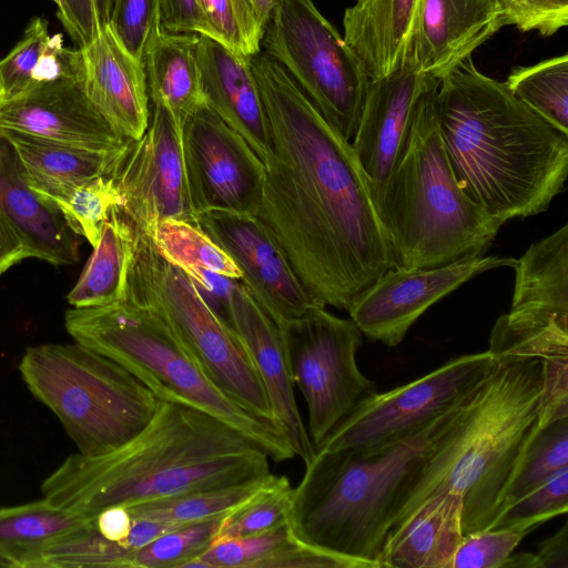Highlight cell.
Returning a JSON list of instances; mask_svg holds the SVG:
<instances>
[{
	"instance_id": "obj_42",
	"label": "cell",
	"mask_w": 568,
	"mask_h": 568,
	"mask_svg": "<svg viewBox=\"0 0 568 568\" xmlns=\"http://www.w3.org/2000/svg\"><path fill=\"white\" fill-rule=\"evenodd\" d=\"M541 524L535 520L464 535L452 568H503L519 542Z\"/></svg>"
},
{
	"instance_id": "obj_17",
	"label": "cell",
	"mask_w": 568,
	"mask_h": 568,
	"mask_svg": "<svg viewBox=\"0 0 568 568\" xmlns=\"http://www.w3.org/2000/svg\"><path fill=\"white\" fill-rule=\"evenodd\" d=\"M196 225L231 256L245 288L278 327L316 304L255 215L204 211L197 214Z\"/></svg>"
},
{
	"instance_id": "obj_16",
	"label": "cell",
	"mask_w": 568,
	"mask_h": 568,
	"mask_svg": "<svg viewBox=\"0 0 568 568\" xmlns=\"http://www.w3.org/2000/svg\"><path fill=\"white\" fill-rule=\"evenodd\" d=\"M516 263L484 255L432 268L396 266L361 293L347 312L367 338L394 347L433 304L484 272Z\"/></svg>"
},
{
	"instance_id": "obj_40",
	"label": "cell",
	"mask_w": 568,
	"mask_h": 568,
	"mask_svg": "<svg viewBox=\"0 0 568 568\" xmlns=\"http://www.w3.org/2000/svg\"><path fill=\"white\" fill-rule=\"evenodd\" d=\"M223 517L185 524L162 534L132 554L131 568H181L214 542Z\"/></svg>"
},
{
	"instance_id": "obj_31",
	"label": "cell",
	"mask_w": 568,
	"mask_h": 568,
	"mask_svg": "<svg viewBox=\"0 0 568 568\" xmlns=\"http://www.w3.org/2000/svg\"><path fill=\"white\" fill-rule=\"evenodd\" d=\"M133 230L119 209L104 222L100 239L67 301L72 307H95L122 301L132 254Z\"/></svg>"
},
{
	"instance_id": "obj_46",
	"label": "cell",
	"mask_w": 568,
	"mask_h": 568,
	"mask_svg": "<svg viewBox=\"0 0 568 568\" xmlns=\"http://www.w3.org/2000/svg\"><path fill=\"white\" fill-rule=\"evenodd\" d=\"M113 0H63L57 14L78 49L109 26Z\"/></svg>"
},
{
	"instance_id": "obj_22",
	"label": "cell",
	"mask_w": 568,
	"mask_h": 568,
	"mask_svg": "<svg viewBox=\"0 0 568 568\" xmlns=\"http://www.w3.org/2000/svg\"><path fill=\"white\" fill-rule=\"evenodd\" d=\"M196 55L205 104L240 134L265 164L272 152L271 131L251 58L201 34Z\"/></svg>"
},
{
	"instance_id": "obj_43",
	"label": "cell",
	"mask_w": 568,
	"mask_h": 568,
	"mask_svg": "<svg viewBox=\"0 0 568 568\" xmlns=\"http://www.w3.org/2000/svg\"><path fill=\"white\" fill-rule=\"evenodd\" d=\"M109 27L120 43L143 61L162 30L160 0H113Z\"/></svg>"
},
{
	"instance_id": "obj_35",
	"label": "cell",
	"mask_w": 568,
	"mask_h": 568,
	"mask_svg": "<svg viewBox=\"0 0 568 568\" xmlns=\"http://www.w3.org/2000/svg\"><path fill=\"white\" fill-rule=\"evenodd\" d=\"M201 36L252 58L262 49L265 26L251 0H199Z\"/></svg>"
},
{
	"instance_id": "obj_5",
	"label": "cell",
	"mask_w": 568,
	"mask_h": 568,
	"mask_svg": "<svg viewBox=\"0 0 568 568\" xmlns=\"http://www.w3.org/2000/svg\"><path fill=\"white\" fill-rule=\"evenodd\" d=\"M466 400L390 445L316 452L292 490L287 521L293 536L382 568L381 557L405 493Z\"/></svg>"
},
{
	"instance_id": "obj_53",
	"label": "cell",
	"mask_w": 568,
	"mask_h": 568,
	"mask_svg": "<svg viewBox=\"0 0 568 568\" xmlns=\"http://www.w3.org/2000/svg\"><path fill=\"white\" fill-rule=\"evenodd\" d=\"M0 101H1V85H0Z\"/></svg>"
},
{
	"instance_id": "obj_52",
	"label": "cell",
	"mask_w": 568,
	"mask_h": 568,
	"mask_svg": "<svg viewBox=\"0 0 568 568\" xmlns=\"http://www.w3.org/2000/svg\"><path fill=\"white\" fill-rule=\"evenodd\" d=\"M52 1L57 4L58 10H60V9H61V7H62V2H63V0H52Z\"/></svg>"
},
{
	"instance_id": "obj_4",
	"label": "cell",
	"mask_w": 568,
	"mask_h": 568,
	"mask_svg": "<svg viewBox=\"0 0 568 568\" xmlns=\"http://www.w3.org/2000/svg\"><path fill=\"white\" fill-rule=\"evenodd\" d=\"M495 359L493 369L412 481L388 536L425 499L443 491L462 500L464 535L495 527L508 489L540 429L544 385L541 358Z\"/></svg>"
},
{
	"instance_id": "obj_3",
	"label": "cell",
	"mask_w": 568,
	"mask_h": 568,
	"mask_svg": "<svg viewBox=\"0 0 568 568\" xmlns=\"http://www.w3.org/2000/svg\"><path fill=\"white\" fill-rule=\"evenodd\" d=\"M435 111L455 178L503 224L548 210L568 176V135L469 57L438 82Z\"/></svg>"
},
{
	"instance_id": "obj_6",
	"label": "cell",
	"mask_w": 568,
	"mask_h": 568,
	"mask_svg": "<svg viewBox=\"0 0 568 568\" xmlns=\"http://www.w3.org/2000/svg\"><path fill=\"white\" fill-rule=\"evenodd\" d=\"M437 85L420 97L404 152L375 202L397 266L405 268L484 256L503 226L455 178L435 111Z\"/></svg>"
},
{
	"instance_id": "obj_41",
	"label": "cell",
	"mask_w": 568,
	"mask_h": 568,
	"mask_svg": "<svg viewBox=\"0 0 568 568\" xmlns=\"http://www.w3.org/2000/svg\"><path fill=\"white\" fill-rule=\"evenodd\" d=\"M295 540L287 521L263 532L216 540L199 557L209 568H262Z\"/></svg>"
},
{
	"instance_id": "obj_8",
	"label": "cell",
	"mask_w": 568,
	"mask_h": 568,
	"mask_svg": "<svg viewBox=\"0 0 568 568\" xmlns=\"http://www.w3.org/2000/svg\"><path fill=\"white\" fill-rule=\"evenodd\" d=\"M19 372L31 394L60 420L78 453H110L152 419L159 399L115 361L77 342L28 347Z\"/></svg>"
},
{
	"instance_id": "obj_39",
	"label": "cell",
	"mask_w": 568,
	"mask_h": 568,
	"mask_svg": "<svg viewBox=\"0 0 568 568\" xmlns=\"http://www.w3.org/2000/svg\"><path fill=\"white\" fill-rule=\"evenodd\" d=\"M565 466H568V416L537 432L508 489L503 513Z\"/></svg>"
},
{
	"instance_id": "obj_13",
	"label": "cell",
	"mask_w": 568,
	"mask_h": 568,
	"mask_svg": "<svg viewBox=\"0 0 568 568\" xmlns=\"http://www.w3.org/2000/svg\"><path fill=\"white\" fill-rule=\"evenodd\" d=\"M508 313L494 324V357L568 362V225L532 243L517 260Z\"/></svg>"
},
{
	"instance_id": "obj_19",
	"label": "cell",
	"mask_w": 568,
	"mask_h": 568,
	"mask_svg": "<svg viewBox=\"0 0 568 568\" xmlns=\"http://www.w3.org/2000/svg\"><path fill=\"white\" fill-rule=\"evenodd\" d=\"M82 79L59 77L0 102V130L91 149H118L130 140L120 135L95 109Z\"/></svg>"
},
{
	"instance_id": "obj_1",
	"label": "cell",
	"mask_w": 568,
	"mask_h": 568,
	"mask_svg": "<svg viewBox=\"0 0 568 568\" xmlns=\"http://www.w3.org/2000/svg\"><path fill=\"white\" fill-rule=\"evenodd\" d=\"M251 68L272 140L255 216L313 302L347 311L397 266L367 179L352 143L276 60L260 51Z\"/></svg>"
},
{
	"instance_id": "obj_29",
	"label": "cell",
	"mask_w": 568,
	"mask_h": 568,
	"mask_svg": "<svg viewBox=\"0 0 568 568\" xmlns=\"http://www.w3.org/2000/svg\"><path fill=\"white\" fill-rule=\"evenodd\" d=\"M82 75L80 49L64 47L61 34L50 36L47 21L33 18L22 38L0 60L1 101L14 99L44 81Z\"/></svg>"
},
{
	"instance_id": "obj_11",
	"label": "cell",
	"mask_w": 568,
	"mask_h": 568,
	"mask_svg": "<svg viewBox=\"0 0 568 568\" xmlns=\"http://www.w3.org/2000/svg\"><path fill=\"white\" fill-rule=\"evenodd\" d=\"M278 328L294 385L307 405V432L317 450L362 402L377 393L356 362L363 334L351 317H338L320 304Z\"/></svg>"
},
{
	"instance_id": "obj_50",
	"label": "cell",
	"mask_w": 568,
	"mask_h": 568,
	"mask_svg": "<svg viewBox=\"0 0 568 568\" xmlns=\"http://www.w3.org/2000/svg\"><path fill=\"white\" fill-rule=\"evenodd\" d=\"M28 257L26 245L0 211V275Z\"/></svg>"
},
{
	"instance_id": "obj_49",
	"label": "cell",
	"mask_w": 568,
	"mask_h": 568,
	"mask_svg": "<svg viewBox=\"0 0 568 568\" xmlns=\"http://www.w3.org/2000/svg\"><path fill=\"white\" fill-rule=\"evenodd\" d=\"M90 521L102 537L123 546L130 534L133 518L125 506H113L103 509Z\"/></svg>"
},
{
	"instance_id": "obj_44",
	"label": "cell",
	"mask_w": 568,
	"mask_h": 568,
	"mask_svg": "<svg viewBox=\"0 0 568 568\" xmlns=\"http://www.w3.org/2000/svg\"><path fill=\"white\" fill-rule=\"evenodd\" d=\"M568 511V466L556 470L544 483L505 509L495 527L523 520L541 525ZM494 527V528H495Z\"/></svg>"
},
{
	"instance_id": "obj_7",
	"label": "cell",
	"mask_w": 568,
	"mask_h": 568,
	"mask_svg": "<svg viewBox=\"0 0 568 568\" xmlns=\"http://www.w3.org/2000/svg\"><path fill=\"white\" fill-rule=\"evenodd\" d=\"M64 326L74 342L119 363L159 400L211 414L256 442L276 463L295 454L280 428L221 392L201 371L166 324L129 298L95 307H72Z\"/></svg>"
},
{
	"instance_id": "obj_47",
	"label": "cell",
	"mask_w": 568,
	"mask_h": 568,
	"mask_svg": "<svg viewBox=\"0 0 568 568\" xmlns=\"http://www.w3.org/2000/svg\"><path fill=\"white\" fill-rule=\"evenodd\" d=\"M160 24L170 33H196L202 30L199 0H160Z\"/></svg>"
},
{
	"instance_id": "obj_18",
	"label": "cell",
	"mask_w": 568,
	"mask_h": 568,
	"mask_svg": "<svg viewBox=\"0 0 568 568\" xmlns=\"http://www.w3.org/2000/svg\"><path fill=\"white\" fill-rule=\"evenodd\" d=\"M438 82L419 70L414 49L371 80L352 148L374 203L404 152L420 97Z\"/></svg>"
},
{
	"instance_id": "obj_10",
	"label": "cell",
	"mask_w": 568,
	"mask_h": 568,
	"mask_svg": "<svg viewBox=\"0 0 568 568\" xmlns=\"http://www.w3.org/2000/svg\"><path fill=\"white\" fill-rule=\"evenodd\" d=\"M262 48L284 68L325 121L351 142L371 78L313 0H281L265 27Z\"/></svg>"
},
{
	"instance_id": "obj_9",
	"label": "cell",
	"mask_w": 568,
	"mask_h": 568,
	"mask_svg": "<svg viewBox=\"0 0 568 568\" xmlns=\"http://www.w3.org/2000/svg\"><path fill=\"white\" fill-rule=\"evenodd\" d=\"M131 226L124 298L154 312L221 392L252 415L273 422L266 389L240 337L189 275L159 254L149 234Z\"/></svg>"
},
{
	"instance_id": "obj_34",
	"label": "cell",
	"mask_w": 568,
	"mask_h": 568,
	"mask_svg": "<svg viewBox=\"0 0 568 568\" xmlns=\"http://www.w3.org/2000/svg\"><path fill=\"white\" fill-rule=\"evenodd\" d=\"M510 91L529 109L568 135V54L529 67L515 68L507 77Z\"/></svg>"
},
{
	"instance_id": "obj_51",
	"label": "cell",
	"mask_w": 568,
	"mask_h": 568,
	"mask_svg": "<svg viewBox=\"0 0 568 568\" xmlns=\"http://www.w3.org/2000/svg\"><path fill=\"white\" fill-rule=\"evenodd\" d=\"M261 21L266 27L281 0H251Z\"/></svg>"
},
{
	"instance_id": "obj_21",
	"label": "cell",
	"mask_w": 568,
	"mask_h": 568,
	"mask_svg": "<svg viewBox=\"0 0 568 568\" xmlns=\"http://www.w3.org/2000/svg\"><path fill=\"white\" fill-rule=\"evenodd\" d=\"M80 51L89 100L120 135L140 139L150 122L144 62L120 43L109 26Z\"/></svg>"
},
{
	"instance_id": "obj_27",
	"label": "cell",
	"mask_w": 568,
	"mask_h": 568,
	"mask_svg": "<svg viewBox=\"0 0 568 568\" xmlns=\"http://www.w3.org/2000/svg\"><path fill=\"white\" fill-rule=\"evenodd\" d=\"M0 132L13 144L30 186L50 204L89 181L113 176L131 141L118 149H91L10 130Z\"/></svg>"
},
{
	"instance_id": "obj_12",
	"label": "cell",
	"mask_w": 568,
	"mask_h": 568,
	"mask_svg": "<svg viewBox=\"0 0 568 568\" xmlns=\"http://www.w3.org/2000/svg\"><path fill=\"white\" fill-rule=\"evenodd\" d=\"M488 351L450 358L362 402L316 450L376 449L414 435L466 400L495 366Z\"/></svg>"
},
{
	"instance_id": "obj_38",
	"label": "cell",
	"mask_w": 568,
	"mask_h": 568,
	"mask_svg": "<svg viewBox=\"0 0 568 568\" xmlns=\"http://www.w3.org/2000/svg\"><path fill=\"white\" fill-rule=\"evenodd\" d=\"M51 204L79 236L95 246L104 222L113 209L124 205V197L112 176H100L54 199Z\"/></svg>"
},
{
	"instance_id": "obj_2",
	"label": "cell",
	"mask_w": 568,
	"mask_h": 568,
	"mask_svg": "<svg viewBox=\"0 0 568 568\" xmlns=\"http://www.w3.org/2000/svg\"><path fill=\"white\" fill-rule=\"evenodd\" d=\"M268 462L263 447L217 417L160 400L135 437L103 455H70L41 491L52 504L91 519L113 506L256 480L271 474Z\"/></svg>"
},
{
	"instance_id": "obj_20",
	"label": "cell",
	"mask_w": 568,
	"mask_h": 568,
	"mask_svg": "<svg viewBox=\"0 0 568 568\" xmlns=\"http://www.w3.org/2000/svg\"><path fill=\"white\" fill-rule=\"evenodd\" d=\"M227 318L264 384L273 422L295 456L308 463L316 450L297 407L281 331L240 280H234L230 288Z\"/></svg>"
},
{
	"instance_id": "obj_37",
	"label": "cell",
	"mask_w": 568,
	"mask_h": 568,
	"mask_svg": "<svg viewBox=\"0 0 568 568\" xmlns=\"http://www.w3.org/2000/svg\"><path fill=\"white\" fill-rule=\"evenodd\" d=\"M293 487L284 475H274L253 497L225 515L215 540L263 532L287 523Z\"/></svg>"
},
{
	"instance_id": "obj_14",
	"label": "cell",
	"mask_w": 568,
	"mask_h": 568,
	"mask_svg": "<svg viewBox=\"0 0 568 568\" xmlns=\"http://www.w3.org/2000/svg\"><path fill=\"white\" fill-rule=\"evenodd\" d=\"M182 150L196 215L212 210L255 215L262 197L264 164L205 103L185 120Z\"/></svg>"
},
{
	"instance_id": "obj_23",
	"label": "cell",
	"mask_w": 568,
	"mask_h": 568,
	"mask_svg": "<svg viewBox=\"0 0 568 568\" xmlns=\"http://www.w3.org/2000/svg\"><path fill=\"white\" fill-rule=\"evenodd\" d=\"M503 27L499 0H424L414 41L419 70L439 81Z\"/></svg>"
},
{
	"instance_id": "obj_25",
	"label": "cell",
	"mask_w": 568,
	"mask_h": 568,
	"mask_svg": "<svg viewBox=\"0 0 568 568\" xmlns=\"http://www.w3.org/2000/svg\"><path fill=\"white\" fill-rule=\"evenodd\" d=\"M424 0H356L343 16L344 39L371 80L414 49Z\"/></svg>"
},
{
	"instance_id": "obj_15",
	"label": "cell",
	"mask_w": 568,
	"mask_h": 568,
	"mask_svg": "<svg viewBox=\"0 0 568 568\" xmlns=\"http://www.w3.org/2000/svg\"><path fill=\"white\" fill-rule=\"evenodd\" d=\"M112 178L124 197L118 209L132 225L148 230L169 217L196 225L182 139L161 104L153 103L146 131L130 141Z\"/></svg>"
},
{
	"instance_id": "obj_28",
	"label": "cell",
	"mask_w": 568,
	"mask_h": 568,
	"mask_svg": "<svg viewBox=\"0 0 568 568\" xmlns=\"http://www.w3.org/2000/svg\"><path fill=\"white\" fill-rule=\"evenodd\" d=\"M197 39L196 33L161 30L143 60L152 103L161 104L169 112L181 139L185 120L205 103L196 55Z\"/></svg>"
},
{
	"instance_id": "obj_32",
	"label": "cell",
	"mask_w": 568,
	"mask_h": 568,
	"mask_svg": "<svg viewBox=\"0 0 568 568\" xmlns=\"http://www.w3.org/2000/svg\"><path fill=\"white\" fill-rule=\"evenodd\" d=\"M263 478L223 488L191 491L126 507L133 519L185 525L223 517L253 497L267 483Z\"/></svg>"
},
{
	"instance_id": "obj_48",
	"label": "cell",
	"mask_w": 568,
	"mask_h": 568,
	"mask_svg": "<svg viewBox=\"0 0 568 568\" xmlns=\"http://www.w3.org/2000/svg\"><path fill=\"white\" fill-rule=\"evenodd\" d=\"M532 568H568V523L537 545Z\"/></svg>"
},
{
	"instance_id": "obj_24",
	"label": "cell",
	"mask_w": 568,
	"mask_h": 568,
	"mask_svg": "<svg viewBox=\"0 0 568 568\" xmlns=\"http://www.w3.org/2000/svg\"><path fill=\"white\" fill-rule=\"evenodd\" d=\"M0 211L26 245L29 257L52 265H69L79 261L80 236L59 209L30 186L13 144L1 132Z\"/></svg>"
},
{
	"instance_id": "obj_36",
	"label": "cell",
	"mask_w": 568,
	"mask_h": 568,
	"mask_svg": "<svg viewBox=\"0 0 568 568\" xmlns=\"http://www.w3.org/2000/svg\"><path fill=\"white\" fill-rule=\"evenodd\" d=\"M132 554L102 537L87 519L42 550L36 568H131Z\"/></svg>"
},
{
	"instance_id": "obj_30",
	"label": "cell",
	"mask_w": 568,
	"mask_h": 568,
	"mask_svg": "<svg viewBox=\"0 0 568 568\" xmlns=\"http://www.w3.org/2000/svg\"><path fill=\"white\" fill-rule=\"evenodd\" d=\"M45 498L0 508V567L36 568L49 545L84 524Z\"/></svg>"
},
{
	"instance_id": "obj_33",
	"label": "cell",
	"mask_w": 568,
	"mask_h": 568,
	"mask_svg": "<svg viewBox=\"0 0 568 568\" xmlns=\"http://www.w3.org/2000/svg\"><path fill=\"white\" fill-rule=\"evenodd\" d=\"M144 231L159 254L181 270H203L241 281L235 262L197 225L169 217Z\"/></svg>"
},
{
	"instance_id": "obj_26",
	"label": "cell",
	"mask_w": 568,
	"mask_h": 568,
	"mask_svg": "<svg viewBox=\"0 0 568 568\" xmlns=\"http://www.w3.org/2000/svg\"><path fill=\"white\" fill-rule=\"evenodd\" d=\"M463 537L460 498L450 491L438 493L388 536L382 568H452Z\"/></svg>"
},
{
	"instance_id": "obj_45",
	"label": "cell",
	"mask_w": 568,
	"mask_h": 568,
	"mask_svg": "<svg viewBox=\"0 0 568 568\" xmlns=\"http://www.w3.org/2000/svg\"><path fill=\"white\" fill-rule=\"evenodd\" d=\"M506 26L554 36L568 24V0H499Z\"/></svg>"
}]
</instances>
